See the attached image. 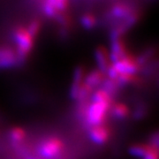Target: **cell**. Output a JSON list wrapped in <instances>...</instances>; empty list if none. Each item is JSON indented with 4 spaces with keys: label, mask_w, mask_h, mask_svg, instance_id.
Instances as JSON below:
<instances>
[{
    "label": "cell",
    "mask_w": 159,
    "mask_h": 159,
    "mask_svg": "<svg viewBox=\"0 0 159 159\" xmlns=\"http://www.w3.org/2000/svg\"><path fill=\"white\" fill-rule=\"evenodd\" d=\"M18 61L15 50L9 46H0V67H11Z\"/></svg>",
    "instance_id": "8992f818"
},
{
    "label": "cell",
    "mask_w": 159,
    "mask_h": 159,
    "mask_svg": "<svg viewBox=\"0 0 159 159\" xmlns=\"http://www.w3.org/2000/svg\"><path fill=\"white\" fill-rule=\"evenodd\" d=\"M28 159H35V158H33V157H29V158H28Z\"/></svg>",
    "instance_id": "5bb4252c"
},
{
    "label": "cell",
    "mask_w": 159,
    "mask_h": 159,
    "mask_svg": "<svg viewBox=\"0 0 159 159\" xmlns=\"http://www.w3.org/2000/svg\"><path fill=\"white\" fill-rule=\"evenodd\" d=\"M148 150V145L144 144H134L132 145L129 148V153L137 157H142L145 156V154Z\"/></svg>",
    "instance_id": "7c38bea8"
},
{
    "label": "cell",
    "mask_w": 159,
    "mask_h": 159,
    "mask_svg": "<svg viewBox=\"0 0 159 159\" xmlns=\"http://www.w3.org/2000/svg\"><path fill=\"white\" fill-rule=\"evenodd\" d=\"M111 105L102 103V102H93L89 103L85 111V118L88 125L91 126L103 125L107 119V115Z\"/></svg>",
    "instance_id": "6da1fadb"
},
{
    "label": "cell",
    "mask_w": 159,
    "mask_h": 159,
    "mask_svg": "<svg viewBox=\"0 0 159 159\" xmlns=\"http://www.w3.org/2000/svg\"><path fill=\"white\" fill-rule=\"evenodd\" d=\"M95 57H96V61L98 66V70H100L105 74L108 71V69L111 67V66L112 65V62L110 57L109 51L102 46H99L96 50Z\"/></svg>",
    "instance_id": "5b68a950"
},
{
    "label": "cell",
    "mask_w": 159,
    "mask_h": 159,
    "mask_svg": "<svg viewBox=\"0 0 159 159\" xmlns=\"http://www.w3.org/2000/svg\"><path fill=\"white\" fill-rule=\"evenodd\" d=\"M89 137L98 145H102L108 142L111 136V131L104 125H96L89 127Z\"/></svg>",
    "instance_id": "277c9868"
},
{
    "label": "cell",
    "mask_w": 159,
    "mask_h": 159,
    "mask_svg": "<svg viewBox=\"0 0 159 159\" xmlns=\"http://www.w3.org/2000/svg\"><path fill=\"white\" fill-rule=\"evenodd\" d=\"M113 66L120 74H136L141 69V61L133 54L127 53L120 60L113 63Z\"/></svg>",
    "instance_id": "3957f363"
},
{
    "label": "cell",
    "mask_w": 159,
    "mask_h": 159,
    "mask_svg": "<svg viewBox=\"0 0 159 159\" xmlns=\"http://www.w3.org/2000/svg\"><path fill=\"white\" fill-rule=\"evenodd\" d=\"M111 112L115 118L119 119H124L130 115L129 107L124 102H116L111 107Z\"/></svg>",
    "instance_id": "9c48e42d"
},
{
    "label": "cell",
    "mask_w": 159,
    "mask_h": 159,
    "mask_svg": "<svg viewBox=\"0 0 159 159\" xmlns=\"http://www.w3.org/2000/svg\"><path fill=\"white\" fill-rule=\"evenodd\" d=\"M104 74L101 72L100 70H93L90 73L86 74L85 79H84V83L89 86L93 89H95L97 87L102 84L104 81Z\"/></svg>",
    "instance_id": "ba28073f"
},
{
    "label": "cell",
    "mask_w": 159,
    "mask_h": 159,
    "mask_svg": "<svg viewBox=\"0 0 159 159\" xmlns=\"http://www.w3.org/2000/svg\"><path fill=\"white\" fill-rule=\"evenodd\" d=\"M158 149L151 145H148V150L143 157V159H158Z\"/></svg>",
    "instance_id": "4fadbf2b"
},
{
    "label": "cell",
    "mask_w": 159,
    "mask_h": 159,
    "mask_svg": "<svg viewBox=\"0 0 159 159\" xmlns=\"http://www.w3.org/2000/svg\"><path fill=\"white\" fill-rule=\"evenodd\" d=\"M85 76L86 72L83 67H78L75 69L73 81L71 84V89H70V95L74 99H77L79 96L80 90L84 83Z\"/></svg>",
    "instance_id": "52a82bcc"
},
{
    "label": "cell",
    "mask_w": 159,
    "mask_h": 159,
    "mask_svg": "<svg viewBox=\"0 0 159 159\" xmlns=\"http://www.w3.org/2000/svg\"><path fill=\"white\" fill-rule=\"evenodd\" d=\"M27 133L20 126H14L10 131V139L14 144H20L26 139Z\"/></svg>",
    "instance_id": "8fae6325"
},
{
    "label": "cell",
    "mask_w": 159,
    "mask_h": 159,
    "mask_svg": "<svg viewBox=\"0 0 159 159\" xmlns=\"http://www.w3.org/2000/svg\"><path fill=\"white\" fill-rule=\"evenodd\" d=\"M91 97H92L93 102H102V103H106V104L111 105L112 97L107 91H105L103 89H99L94 91Z\"/></svg>",
    "instance_id": "30bf717a"
},
{
    "label": "cell",
    "mask_w": 159,
    "mask_h": 159,
    "mask_svg": "<svg viewBox=\"0 0 159 159\" xmlns=\"http://www.w3.org/2000/svg\"><path fill=\"white\" fill-rule=\"evenodd\" d=\"M65 149V144L57 137H49L41 143L39 153L45 159H55L58 157Z\"/></svg>",
    "instance_id": "7a4b0ae2"
}]
</instances>
